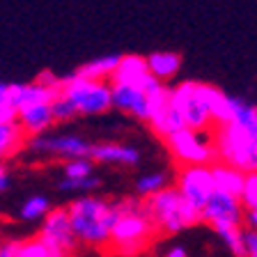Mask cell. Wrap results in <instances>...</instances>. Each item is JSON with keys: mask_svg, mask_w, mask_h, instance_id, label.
<instances>
[{"mask_svg": "<svg viewBox=\"0 0 257 257\" xmlns=\"http://www.w3.org/2000/svg\"><path fill=\"white\" fill-rule=\"evenodd\" d=\"M69 223L74 230L78 246L85 248H103L108 246L110 230L115 220L122 214V202H106L101 198H78L67 207Z\"/></svg>", "mask_w": 257, "mask_h": 257, "instance_id": "6da1fadb", "label": "cell"}, {"mask_svg": "<svg viewBox=\"0 0 257 257\" xmlns=\"http://www.w3.org/2000/svg\"><path fill=\"white\" fill-rule=\"evenodd\" d=\"M23 239H0V257H21Z\"/></svg>", "mask_w": 257, "mask_h": 257, "instance_id": "4dcf8cb0", "label": "cell"}, {"mask_svg": "<svg viewBox=\"0 0 257 257\" xmlns=\"http://www.w3.org/2000/svg\"><path fill=\"white\" fill-rule=\"evenodd\" d=\"M94 170L90 156H80V159H69L64 163V177H87Z\"/></svg>", "mask_w": 257, "mask_h": 257, "instance_id": "f1b7e54d", "label": "cell"}, {"mask_svg": "<svg viewBox=\"0 0 257 257\" xmlns=\"http://www.w3.org/2000/svg\"><path fill=\"white\" fill-rule=\"evenodd\" d=\"M209 227L220 236V241L227 246V250L232 255H236V257L246 255V248H243V227L239 223H214V225H209Z\"/></svg>", "mask_w": 257, "mask_h": 257, "instance_id": "ffe728a7", "label": "cell"}, {"mask_svg": "<svg viewBox=\"0 0 257 257\" xmlns=\"http://www.w3.org/2000/svg\"><path fill=\"white\" fill-rule=\"evenodd\" d=\"M28 136L21 131V126L14 122H0V163H5L7 159L21 152L26 147Z\"/></svg>", "mask_w": 257, "mask_h": 257, "instance_id": "d6986e66", "label": "cell"}, {"mask_svg": "<svg viewBox=\"0 0 257 257\" xmlns=\"http://www.w3.org/2000/svg\"><path fill=\"white\" fill-rule=\"evenodd\" d=\"M26 147L37 154H51L58 159H80V156H90L92 145L78 136H46L37 134L26 140Z\"/></svg>", "mask_w": 257, "mask_h": 257, "instance_id": "30bf717a", "label": "cell"}, {"mask_svg": "<svg viewBox=\"0 0 257 257\" xmlns=\"http://www.w3.org/2000/svg\"><path fill=\"white\" fill-rule=\"evenodd\" d=\"M239 200H241V204H243V209H255L257 211V170L246 172Z\"/></svg>", "mask_w": 257, "mask_h": 257, "instance_id": "484cf974", "label": "cell"}, {"mask_svg": "<svg viewBox=\"0 0 257 257\" xmlns=\"http://www.w3.org/2000/svg\"><path fill=\"white\" fill-rule=\"evenodd\" d=\"M60 92L74 101V106L78 108V115H103L112 108L110 80H92L78 74L62 76Z\"/></svg>", "mask_w": 257, "mask_h": 257, "instance_id": "5b68a950", "label": "cell"}, {"mask_svg": "<svg viewBox=\"0 0 257 257\" xmlns=\"http://www.w3.org/2000/svg\"><path fill=\"white\" fill-rule=\"evenodd\" d=\"M51 115H53V122H71V119L80 117L78 115V108L74 106V101H71L69 96H64L62 92H58V94L51 99Z\"/></svg>", "mask_w": 257, "mask_h": 257, "instance_id": "603a6c76", "label": "cell"}, {"mask_svg": "<svg viewBox=\"0 0 257 257\" xmlns=\"http://www.w3.org/2000/svg\"><path fill=\"white\" fill-rule=\"evenodd\" d=\"M243 227L257 230V211L255 209H243Z\"/></svg>", "mask_w": 257, "mask_h": 257, "instance_id": "d6a6232c", "label": "cell"}, {"mask_svg": "<svg viewBox=\"0 0 257 257\" xmlns=\"http://www.w3.org/2000/svg\"><path fill=\"white\" fill-rule=\"evenodd\" d=\"M147 69L154 76L156 80L166 83V80L175 78L179 67H182V55L179 53H170V51H159V53L147 55Z\"/></svg>", "mask_w": 257, "mask_h": 257, "instance_id": "ac0fdd59", "label": "cell"}, {"mask_svg": "<svg viewBox=\"0 0 257 257\" xmlns=\"http://www.w3.org/2000/svg\"><path fill=\"white\" fill-rule=\"evenodd\" d=\"M147 124H150V128L154 131L156 138H166V136L175 134L177 128L186 126V124H184V119H182V115H179V112H177L172 106H166L163 110L159 112V115H154V117H152Z\"/></svg>", "mask_w": 257, "mask_h": 257, "instance_id": "7402d4cb", "label": "cell"}, {"mask_svg": "<svg viewBox=\"0 0 257 257\" xmlns=\"http://www.w3.org/2000/svg\"><path fill=\"white\" fill-rule=\"evenodd\" d=\"M243 248H246V255L257 257V230L243 227Z\"/></svg>", "mask_w": 257, "mask_h": 257, "instance_id": "1f68e13d", "label": "cell"}, {"mask_svg": "<svg viewBox=\"0 0 257 257\" xmlns=\"http://www.w3.org/2000/svg\"><path fill=\"white\" fill-rule=\"evenodd\" d=\"M154 236V225L145 216L140 202L122 200V214L115 220L110 230V239H108L110 250L117 255H140L150 248Z\"/></svg>", "mask_w": 257, "mask_h": 257, "instance_id": "3957f363", "label": "cell"}, {"mask_svg": "<svg viewBox=\"0 0 257 257\" xmlns=\"http://www.w3.org/2000/svg\"><path fill=\"white\" fill-rule=\"evenodd\" d=\"M99 177H64L60 182V191H78V193H87L92 188H99Z\"/></svg>", "mask_w": 257, "mask_h": 257, "instance_id": "4316f807", "label": "cell"}, {"mask_svg": "<svg viewBox=\"0 0 257 257\" xmlns=\"http://www.w3.org/2000/svg\"><path fill=\"white\" fill-rule=\"evenodd\" d=\"M168 255H170V257H186L188 250H186V248H182V246H175V248H170V250H168Z\"/></svg>", "mask_w": 257, "mask_h": 257, "instance_id": "e575fe53", "label": "cell"}, {"mask_svg": "<svg viewBox=\"0 0 257 257\" xmlns=\"http://www.w3.org/2000/svg\"><path fill=\"white\" fill-rule=\"evenodd\" d=\"M21 257H51V250H48L46 243L35 234V236H30V239H23Z\"/></svg>", "mask_w": 257, "mask_h": 257, "instance_id": "f546056e", "label": "cell"}, {"mask_svg": "<svg viewBox=\"0 0 257 257\" xmlns=\"http://www.w3.org/2000/svg\"><path fill=\"white\" fill-rule=\"evenodd\" d=\"M90 159L99 161V163L136 166L140 154H138V150H134V147H124V145H115V143H103V145H92Z\"/></svg>", "mask_w": 257, "mask_h": 257, "instance_id": "2e32d148", "label": "cell"}, {"mask_svg": "<svg viewBox=\"0 0 257 257\" xmlns=\"http://www.w3.org/2000/svg\"><path fill=\"white\" fill-rule=\"evenodd\" d=\"M117 62H119V55H106V58L90 60V62L80 64L78 69H76V74L83 76V78H92V80H110Z\"/></svg>", "mask_w": 257, "mask_h": 257, "instance_id": "44dd1931", "label": "cell"}, {"mask_svg": "<svg viewBox=\"0 0 257 257\" xmlns=\"http://www.w3.org/2000/svg\"><path fill=\"white\" fill-rule=\"evenodd\" d=\"M110 99L117 110L134 115L147 122V92L128 83H112L110 80Z\"/></svg>", "mask_w": 257, "mask_h": 257, "instance_id": "4fadbf2b", "label": "cell"}, {"mask_svg": "<svg viewBox=\"0 0 257 257\" xmlns=\"http://www.w3.org/2000/svg\"><path fill=\"white\" fill-rule=\"evenodd\" d=\"M110 80L112 83H128V85H136L145 92L159 83L147 69V60L140 55H119V62L112 71Z\"/></svg>", "mask_w": 257, "mask_h": 257, "instance_id": "7c38bea8", "label": "cell"}, {"mask_svg": "<svg viewBox=\"0 0 257 257\" xmlns=\"http://www.w3.org/2000/svg\"><path fill=\"white\" fill-rule=\"evenodd\" d=\"M170 106L182 115L186 126L195 128L200 134L214 131V122H211V115L207 110V103L202 101L198 80H186V83H179L177 87H170Z\"/></svg>", "mask_w": 257, "mask_h": 257, "instance_id": "52a82bcc", "label": "cell"}, {"mask_svg": "<svg viewBox=\"0 0 257 257\" xmlns=\"http://www.w3.org/2000/svg\"><path fill=\"white\" fill-rule=\"evenodd\" d=\"M163 186H168V175L166 172H154V175H147V177H143V179H138L136 191L145 198V195H152V193L161 191Z\"/></svg>", "mask_w": 257, "mask_h": 257, "instance_id": "83f0119b", "label": "cell"}, {"mask_svg": "<svg viewBox=\"0 0 257 257\" xmlns=\"http://www.w3.org/2000/svg\"><path fill=\"white\" fill-rule=\"evenodd\" d=\"M209 168H211V175H214L216 188H223V191H227L239 198L241 188H243V177H246V172L230 166V163H225V161H218V159H216L214 163H209Z\"/></svg>", "mask_w": 257, "mask_h": 257, "instance_id": "e0dca14e", "label": "cell"}, {"mask_svg": "<svg viewBox=\"0 0 257 257\" xmlns=\"http://www.w3.org/2000/svg\"><path fill=\"white\" fill-rule=\"evenodd\" d=\"M37 236L46 243V248L51 250V257H64L78 252V239H76L74 230L69 223V211L62 207L48 209L46 216L42 218V230L37 232Z\"/></svg>", "mask_w": 257, "mask_h": 257, "instance_id": "ba28073f", "label": "cell"}, {"mask_svg": "<svg viewBox=\"0 0 257 257\" xmlns=\"http://www.w3.org/2000/svg\"><path fill=\"white\" fill-rule=\"evenodd\" d=\"M161 143L166 145V150L170 152L172 161L177 166H209L216 161V150L211 145V138L202 140L200 131L191 126L177 128L175 134L161 138Z\"/></svg>", "mask_w": 257, "mask_h": 257, "instance_id": "8992f818", "label": "cell"}, {"mask_svg": "<svg viewBox=\"0 0 257 257\" xmlns=\"http://www.w3.org/2000/svg\"><path fill=\"white\" fill-rule=\"evenodd\" d=\"M16 124L21 126V131L30 138L37 134H46L53 126V115H51V103L48 101H37L28 103V106L16 108Z\"/></svg>", "mask_w": 257, "mask_h": 257, "instance_id": "5bb4252c", "label": "cell"}, {"mask_svg": "<svg viewBox=\"0 0 257 257\" xmlns=\"http://www.w3.org/2000/svg\"><path fill=\"white\" fill-rule=\"evenodd\" d=\"M145 216L152 220L156 234H177V232L200 225V209H195L191 202L182 198V193L175 188L163 186L161 191L145 195L140 202Z\"/></svg>", "mask_w": 257, "mask_h": 257, "instance_id": "7a4b0ae2", "label": "cell"}, {"mask_svg": "<svg viewBox=\"0 0 257 257\" xmlns=\"http://www.w3.org/2000/svg\"><path fill=\"white\" fill-rule=\"evenodd\" d=\"M51 209V202L44 195H32L30 200H26L21 207V218L23 220H42L46 216V211Z\"/></svg>", "mask_w": 257, "mask_h": 257, "instance_id": "d4e9b609", "label": "cell"}, {"mask_svg": "<svg viewBox=\"0 0 257 257\" xmlns=\"http://www.w3.org/2000/svg\"><path fill=\"white\" fill-rule=\"evenodd\" d=\"M234 119L239 126H243L248 134H252L257 138V106L246 103L243 99H236L234 101Z\"/></svg>", "mask_w": 257, "mask_h": 257, "instance_id": "cb8c5ba5", "label": "cell"}, {"mask_svg": "<svg viewBox=\"0 0 257 257\" xmlns=\"http://www.w3.org/2000/svg\"><path fill=\"white\" fill-rule=\"evenodd\" d=\"M216 182L209 166H182L177 175V191L182 193V198L191 202L195 209L202 211L207 204L209 195L214 193Z\"/></svg>", "mask_w": 257, "mask_h": 257, "instance_id": "9c48e42d", "label": "cell"}, {"mask_svg": "<svg viewBox=\"0 0 257 257\" xmlns=\"http://www.w3.org/2000/svg\"><path fill=\"white\" fill-rule=\"evenodd\" d=\"M200 223L214 225V223H239L243 225V204L236 195L223 191V188H214V193L209 195L207 204L200 211Z\"/></svg>", "mask_w": 257, "mask_h": 257, "instance_id": "8fae6325", "label": "cell"}, {"mask_svg": "<svg viewBox=\"0 0 257 257\" xmlns=\"http://www.w3.org/2000/svg\"><path fill=\"white\" fill-rule=\"evenodd\" d=\"M211 145L218 161H225L243 172L257 170V138L248 134L243 126H239L234 119L214 126Z\"/></svg>", "mask_w": 257, "mask_h": 257, "instance_id": "277c9868", "label": "cell"}, {"mask_svg": "<svg viewBox=\"0 0 257 257\" xmlns=\"http://www.w3.org/2000/svg\"><path fill=\"white\" fill-rule=\"evenodd\" d=\"M7 186H10V175H7V168L0 163V193L7 191Z\"/></svg>", "mask_w": 257, "mask_h": 257, "instance_id": "836d02e7", "label": "cell"}, {"mask_svg": "<svg viewBox=\"0 0 257 257\" xmlns=\"http://www.w3.org/2000/svg\"><path fill=\"white\" fill-rule=\"evenodd\" d=\"M200 94H202V101L207 103V110H209V115H211L214 126L230 122V119L234 117L236 96H227L220 87L209 85V83H200Z\"/></svg>", "mask_w": 257, "mask_h": 257, "instance_id": "9a60e30c", "label": "cell"}]
</instances>
